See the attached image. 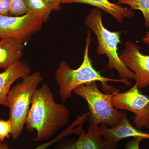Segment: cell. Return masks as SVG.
Returning a JSON list of instances; mask_svg holds the SVG:
<instances>
[{
  "label": "cell",
  "mask_w": 149,
  "mask_h": 149,
  "mask_svg": "<svg viewBox=\"0 0 149 149\" xmlns=\"http://www.w3.org/2000/svg\"><path fill=\"white\" fill-rule=\"evenodd\" d=\"M43 24L29 13L18 16L0 15V39L11 38L24 44L40 32Z\"/></svg>",
  "instance_id": "52a82bcc"
},
{
  "label": "cell",
  "mask_w": 149,
  "mask_h": 149,
  "mask_svg": "<svg viewBox=\"0 0 149 149\" xmlns=\"http://www.w3.org/2000/svg\"><path fill=\"white\" fill-rule=\"evenodd\" d=\"M12 125L10 119L5 120L0 118V142H3L6 138L11 136Z\"/></svg>",
  "instance_id": "ac0fdd59"
},
{
  "label": "cell",
  "mask_w": 149,
  "mask_h": 149,
  "mask_svg": "<svg viewBox=\"0 0 149 149\" xmlns=\"http://www.w3.org/2000/svg\"><path fill=\"white\" fill-rule=\"evenodd\" d=\"M143 41L144 44H147L149 45V32H147V34L144 36Z\"/></svg>",
  "instance_id": "603a6c76"
},
{
  "label": "cell",
  "mask_w": 149,
  "mask_h": 149,
  "mask_svg": "<svg viewBox=\"0 0 149 149\" xmlns=\"http://www.w3.org/2000/svg\"><path fill=\"white\" fill-rule=\"evenodd\" d=\"M119 91L116 89L111 94L102 93L94 82L81 85L73 93L88 104L91 113L89 120L113 127L120 123L125 115V113L118 111L112 103L113 97Z\"/></svg>",
  "instance_id": "5b68a950"
},
{
  "label": "cell",
  "mask_w": 149,
  "mask_h": 149,
  "mask_svg": "<svg viewBox=\"0 0 149 149\" xmlns=\"http://www.w3.org/2000/svg\"><path fill=\"white\" fill-rule=\"evenodd\" d=\"M91 30H88L86 38L84 58L82 64L78 68L72 69L64 61L60 63L55 73L56 80L59 85V95L62 102H66L71 97L72 92L81 85L99 81L102 83L105 91L110 87L107 84L109 82L123 83L127 86L131 85L128 79H114L104 77L94 68L89 56Z\"/></svg>",
  "instance_id": "7a4b0ae2"
},
{
  "label": "cell",
  "mask_w": 149,
  "mask_h": 149,
  "mask_svg": "<svg viewBox=\"0 0 149 149\" xmlns=\"http://www.w3.org/2000/svg\"><path fill=\"white\" fill-rule=\"evenodd\" d=\"M20 83L10 88L7 96L9 118L12 123L11 137L13 140L20 136L38 85L43 80L41 73L35 72L22 78Z\"/></svg>",
  "instance_id": "3957f363"
},
{
  "label": "cell",
  "mask_w": 149,
  "mask_h": 149,
  "mask_svg": "<svg viewBox=\"0 0 149 149\" xmlns=\"http://www.w3.org/2000/svg\"><path fill=\"white\" fill-rule=\"evenodd\" d=\"M52 9L53 11H59L61 9V0H43Z\"/></svg>",
  "instance_id": "7402d4cb"
},
{
  "label": "cell",
  "mask_w": 149,
  "mask_h": 149,
  "mask_svg": "<svg viewBox=\"0 0 149 149\" xmlns=\"http://www.w3.org/2000/svg\"><path fill=\"white\" fill-rule=\"evenodd\" d=\"M61 4L78 3L93 6L109 14L119 23H122L125 18H132L134 16L132 10L123 7L109 0H61Z\"/></svg>",
  "instance_id": "7c38bea8"
},
{
  "label": "cell",
  "mask_w": 149,
  "mask_h": 149,
  "mask_svg": "<svg viewBox=\"0 0 149 149\" xmlns=\"http://www.w3.org/2000/svg\"><path fill=\"white\" fill-rule=\"evenodd\" d=\"M99 131L104 139L117 143L120 140L130 137L149 139V133L141 131L132 125L126 114L114 127L109 128L106 124H100Z\"/></svg>",
  "instance_id": "9c48e42d"
},
{
  "label": "cell",
  "mask_w": 149,
  "mask_h": 149,
  "mask_svg": "<svg viewBox=\"0 0 149 149\" xmlns=\"http://www.w3.org/2000/svg\"><path fill=\"white\" fill-rule=\"evenodd\" d=\"M10 9L9 0H0V15H10Z\"/></svg>",
  "instance_id": "ffe728a7"
},
{
  "label": "cell",
  "mask_w": 149,
  "mask_h": 149,
  "mask_svg": "<svg viewBox=\"0 0 149 149\" xmlns=\"http://www.w3.org/2000/svg\"><path fill=\"white\" fill-rule=\"evenodd\" d=\"M144 139L142 138H134L125 144V149H140V143Z\"/></svg>",
  "instance_id": "44dd1931"
},
{
  "label": "cell",
  "mask_w": 149,
  "mask_h": 149,
  "mask_svg": "<svg viewBox=\"0 0 149 149\" xmlns=\"http://www.w3.org/2000/svg\"><path fill=\"white\" fill-rule=\"evenodd\" d=\"M28 13L46 23L49 19L52 9L43 0H24Z\"/></svg>",
  "instance_id": "9a60e30c"
},
{
  "label": "cell",
  "mask_w": 149,
  "mask_h": 149,
  "mask_svg": "<svg viewBox=\"0 0 149 149\" xmlns=\"http://www.w3.org/2000/svg\"><path fill=\"white\" fill-rule=\"evenodd\" d=\"M102 13L98 8L93 9L88 13L85 19V24L96 35L98 45L97 52L100 55H106L108 58L107 67L117 70L121 80H135V74L124 65L118 54V45L121 44V31L111 32L104 26Z\"/></svg>",
  "instance_id": "277c9868"
},
{
  "label": "cell",
  "mask_w": 149,
  "mask_h": 149,
  "mask_svg": "<svg viewBox=\"0 0 149 149\" xmlns=\"http://www.w3.org/2000/svg\"><path fill=\"white\" fill-rule=\"evenodd\" d=\"M120 91L112 99L114 107L133 113L132 123L137 129L149 128V97L142 94L136 84L126 92Z\"/></svg>",
  "instance_id": "8992f818"
},
{
  "label": "cell",
  "mask_w": 149,
  "mask_h": 149,
  "mask_svg": "<svg viewBox=\"0 0 149 149\" xmlns=\"http://www.w3.org/2000/svg\"><path fill=\"white\" fill-rule=\"evenodd\" d=\"M118 5L130 6V9L141 11L145 19V25L149 28V0H116Z\"/></svg>",
  "instance_id": "2e32d148"
},
{
  "label": "cell",
  "mask_w": 149,
  "mask_h": 149,
  "mask_svg": "<svg viewBox=\"0 0 149 149\" xmlns=\"http://www.w3.org/2000/svg\"><path fill=\"white\" fill-rule=\"evenodd\" d=\"M69 120V109L63 104L55 101L53 94L47 84L37 89L25 124L29 132H37L35 141L51 139L67 125Z\"/></svg>",
  "instance_id": "6da1fadb"
},
{
  "label": "cell",
  "mask_w": 149,
  "mask_h": 149,
  "mask_svg": "<svg viewBox=\"0 0 149 149\" xmlns=\"http://www.w3.org/2000/svg\"><path fill=\"white\" fill-rule=\"evenodd\" d=\"M24 47V44L14 39H0V68L6 70L20 60Z\"/></svg>",
  "instance_id": "4fadbf2b"
},
{
  "label": "cell",
  "mask_w": 149,
  "mask_h": 149,
  "mask_svg": "<svg viewBox=\"0 0 149 149\" xmlns=\"http://www.w3.org/2000/svg\"><path fill=\"white\" fill-rule=\"evenodd\" d=\"M82 123V120L81 118L77 117L76 120H74L73 123L58 136L50 141H48L45 143L41 144L34 149H47L52 145L63 140L68 135L74 134H77L79 136L83 129V124H80ZM0 149H10L9 148V147L7 144L4 143L3 142H0Z\"/></svg>",
  "instance_id": "5bb4252c"
},
{
  "label": "cell",
  "mask_w": 149,
  "mask_h": 149,
  "mask_svg": "<svg viewBox=\"0 0 149 149\" xmlns=\"http://www.w3.org/2000/svg\"><path fill=\"white\" fill-rule=\"evenodd\" d=\"M119 58L126 67L135 74L136 84L139 90L149 85V55L141 52V46L127 41Z\"/></svg>",
  "instance_id": "ba28073f"
},
{
  "label": "cell",
  "mask_w": 149,
  "mask_h": 149,
  "mask_svg": "<svg viewBox=\"0 0 149 149\" xmlns=\"http://www.w3.org/2000/svg\"><path fill=\"white\" fill-rule=\"evenodd\" d=\"M31 70L28 65L19 60L0 73V105L8 107L7 96L11 87L16 80L30 74Z\"/></svg>",
  "instance_id": "30bf717a"
},
{
  "label": "cell",
  "mask_w": 149,
  "mask_h": 149,
  "mask_svg": "<svg viewBox=\"0 0 149 149\" xmlns=\"http://www.w3.org/2000/svg\"><path fill=\"white\" fill-rule=\"evenodd\" d=\"M77 139L61 140L57 143L55 146L52 149H77L76 142Z\"/></svg>",
  "instance_id": "d6986e66"
},
{
  "label": "cell",
  "mask_w": 149,
  "mask_h": 149,
  "mask_svg": "<svg viewBox=\"0 0 149 149\" xmlns=\"http://www.w3.org/2000/svg\"><path fill=\"white\" fill-rule=\"evenodd\" d=\"M10 3V16H18L28 13L24 0H9Z\"/></svg>",
  "instance_id": "e0dca14e"
},
{
  "label": "cell",
  "mask_w": 149,
  "mask_h": 149,
  "mask_svg": "<svg viewBox=\"0 0 149 149\" xmlns=\"http://www.w3.org/2000/svg\"><path fill=\"white\" fill-rule=\"evenodd\" d=\"M87 133L83 129L77 139V149H118V143L103 139L99 131L100 124L89 120Z\"/></svg>",
  "instance_id": "8fae6325"
}]
</instances>
